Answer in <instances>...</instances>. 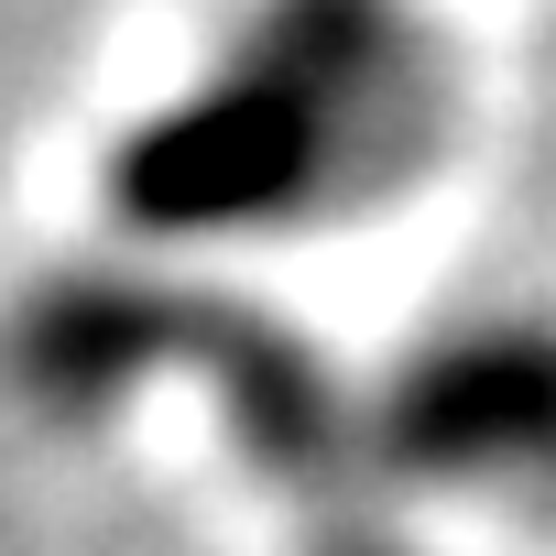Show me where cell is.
<instances>
[{
	"label": "cell",
	"mask_w": 556,
	"mask_h": 556,
	"mask_svg": "<svg viewBox=\"0 0 556 556\" xmlns=\"http://www.w3.org/2000/svg\"><path fill=\"white\" fill-rule=\"evenodd\" d=\"M415 437L437 458H469V447H545L556 458V350H480V361H447L426 393H415Z\"/></svg>",
	"instance_id": "cell-2"
},
{
	"label": "cell",
	"mask_w": 556,
	"mask_h": 556,
	"mask_svg": "<svg viewBox=\"0 0 556 556\" xmlns=\"http://www.w3.org/2000/svg\"><path fill=\"white\" fill-rule=\"evenodd\" d=\"M317 164V88L306 77H262L175 131H153L131 153V207L153 218H240V207H273L285 186H306Z\"/></svg>",
	"instance_id": "cell-1"
}]
</instances>
